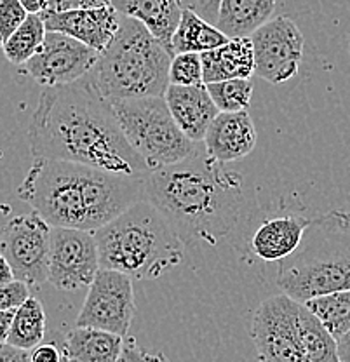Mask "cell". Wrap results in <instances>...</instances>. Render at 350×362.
Segmentation results:
<instances>
[{
  "instance_id": "836d02e7",
  "label": "cell",
  "mask_w": 350,
  "mask_h": 362,
  "mask_svg": "<svg viewBox=\"0 0 350 362\" xmlns=\"http://www.w3.org/2000/svg\"><path fill=\"white\" fill-rule=\"evenodd\" d=\"M0 362H30V350H21L9 343L0 345Z\"/></svg>"
},
{
  "instance_id": "ffe728a7",
  "label": "cell",
  "mask_w": 350,
  "mask_h": 362,
  "mask_svg": "<svg viewBox=\"0 0 350 362\" xmlns=\"http://www.w3.org/2000/svg\"><path fill=\"white\" fill-rule=\"evenodd\" d=\"M201 59L204 84L231 78H250L255 75V52L250 37L228 39L227 44L202 52Z\"/></svg>"
},
{
  "instance_id": "74e56055",
  "label": "cell",
  "mask_w": 350,
  "mask_h": 362,
  "mask_svg": "<svg viewBox=\"0 0 350 362\" xmlns=\"http://www.w3.org/2000/svg\"><path fill=\"white\" fill-rule=\"evenodd\" d=\"M28 14H42L47 9V0H20Z\"/></svg>"
},
{
  "instance_id": "e575fe53",
  "label": "cell",
  "mask_w": 350,
  "mask_h": 362,
  "mask_svg": "<svg viewBox=\"0 0 350 362\" xmlns=\"http://www.w3.org/2000/svg\"><path fill=\"white\" fill-rule=\"evenodd\" d=\"M81 0H47V13H65V11L78 9Z\"/></svg>"
},
{
  "instance_id": "cb8c5ba5",
  "label": "cell",
  "mask_w": 350,
  "mask_h": 362,
  "mask_svg": "<svg viewBox=\"0 0 350 362\" xmlns=\"http://www.w3.org/2000/svg\"><path fill=\"white\" fill-rule=\"evenodd\" d=\"M46 312L37 298L30 296L14 312L7 343L21 350H33L46 337Z\"/></svg>"
},
{
  "instance_id": "44dd1931",
  "label": "cell",
  "mask_w": 350,
  "mask_h": 362,
  "mask_svg": "<svg viewBox=\"0 0 350 362\" xmlns=\"http://www.w3.org/2000/svg\"><path fill=\"white\" fill-rule=\"evenodd\" d=\"M126 338L94 327L75 326L66 333L63 356L74 362H119Z\"/></svg>"
},
{
  "instance_id": "7c38bea8",
  "label": "cell",
  "mask_w": 350,
  "mask_h": 362,
  "mask_svg": "<svg viewBox=\"0 0 350 362\" xmlns=\"http://www.w3.org/2000/svg\"><path fill=\"white\" fill-rule=\"evenodd\" d=\"M255 52V74L272 86L291 81L302 65L305 37L296 21L276 18L250 35Z\"/></svg>"
},
{
  "instance_id": "7402d4cb",
  "label": "cell",
  "mask_w": 350,
  "mask_h": 362,
  "mask_svg": "<svg viewBox=\"0 0 350 362\" xmlns=\"http://www.w3.org/2000/svg\"><path fill=\"white\" fill-rule=\"evenodd\" d=\"M227 42L228 37L220 32L216 25L202 20L192 11L183 9L182 20L171 39V52L173 54H182V52L202 54Z\"/></svg>"
},
{
  "instance_id": "f546056e",
  "label": "cell",
  "mask_w": 350,
  "mask_h": 362,
  "mask_svg": "<svg viewBox=\"0 0 350 362\" xmlns=\"http://www.w3.org/2000/svg\"><path fill=\"white\" fill-rule=\"evenodd\" d=\"M30 298V288L25 282L13 281L6 286H0V312L16 310Z\"/></svg>"
},
{
  "instance_id": "30bf717a",
  "label": "cell",
  "mask_w": 350,
  "mask_h": 362,
  "mask_svg": "<svg viewBox=\"0 0 350 362\" xmlns=\"http://www.w3.org/2000/svg\"><path fill=\"white\" fill-rule=\"evenodd\" d=\"M134 312L133 279L122 272L100 269L88 288L75 326L94 327L127 338Z\"/></svg>"
},
{
  "instance_id": "7bdbcfd3",
  "label": "cell",
  "mask_w": 350,
  "mask_h": 362,
  "mask_svg": "<svg viewBox=\"0 0 350 362\" xmlns=\"http://www.w3.org/2000/svg\"><path fill=\"white\" fill-rule=\"evenodd\" d=\"M2 44H4V40H2V37H0V47H2Z\"/></svg>"
},
{
  "instance_id": "83f0119b",
  "label": "cell",
  "mask_w": 350,
  "mask_h": 362,
  "mask_svg": "<svg viewBox=\"0 0 350 362\" xmlns=\"http://www.w3.org/2000/svg\"><path fill=\"white\" fill-rule=\"evenodd\" d=\"M204 84L202 59L197 52L173 54L169 65V86H199Z\"/></svg>"
},
{
  "instance_id": "6da1fadb",
  "label": "cell",
  "mask_w": 350,
  "mask_h": 362,
  "mask_svg": "<svg viewBox=\"0 0 350 362\" xmlns=\"http://www.w3.org/2000/svg\"><path fill=\"white\" fill-rule=\"evenodd\" d=\"M33 158L71 162L129 176H146L148 164L129 145L112 103L86 75L44 88L28 126Z\"/></svg>"
},
{
  "instance_id": "ac0fdd59",
  "label": "cell",
  "mask_w": 350,
  "mask_h": 362,
  "mask_svg": "<svg viewBox=\"0 0 350 362\" xmlns=\"http://www.w3.org/2000/svg\"><path fill=\"white\" fill-rule=\"evenodd\" d=\"M308 221L310 220L295 214H284L263 221L251 239V249L263 262L279 263L300 246Z\"/></svg>"
},
{
  "instance_id": "b9f144b4",
  "label": "cell",
  "mask_w": 350,
  "mask_h": 362,
  "mask_svg": "<svg viewBox=\"0 0 350 362\" xmlns=\"http://www.w3.org/2000/svg\"><path fill=\"white\" fill-rule=\"evenodd\" d=\"M349 56H350V33H349Z\"/></svg>"
},
{
  "instance_id": "3957f363",
  "label": "cell",
  "mask_w": 350,
  "mask_h": 362,
  "mask_svg": "<svg viewBox=\"0 0 350 362\" xmlns=\"http://www.w3.org/2000/svg\"><path fill=\"white\" fill-rule=\"evenodd\" d=\"M101 269L157 281L185 258V244L153 204L141 201L94 230Z\"/></svg>"
},
{
  "instance_id": "9a60e30c",
  "label": "cell",
  "mask_w": 350,
  "mask_h": 362,
  "mask_svg": "<svg viewBox=\"0 0 350 362\" xmlns=\"http://www.w3.org/2000/svg\"><path fill=\"white\" fill-rule=\"evenodd\" d=\"M120 14L112 6L107 7H78L65 13H47L42 20L47 32L69 35L98 52H103L112 42L120 26Z\"/></svg>"
},
{
  "instance_id": "9c48e42d",
  "label": "cell",
  "mask_w": 350,
  "mask_h": 362,
  "mask_svg": "<svg viewBox=\"0 0 350 362\" xmlns=\"http://www.w3.org/2000/svg\"><path fill=\"white\" fill-rule=\"evenodd\" d=\"M51 230L52 226L32 211L14 216L0 232V252L9 262L14 279L28 288L47 282Z\"/></svg>"
},
{
  "instance_id": "4fadbf2b",
  "label": "cell",
  "mask_w": 350,
  "mask_h": 362,
  "mask_svg": "<svg viewBox=\"0 0 350 362\" xmlns=\"http://www.w3.org/2000/svg\"><path fill=\"white\" fill-rule=\"evenodd\" d=\"M98 58L100 52L86 44L63 33L47 32L40 51L25 63L23 70L44 88H56L91 74Z\"/></svg>"
},
{
  "instance_id": "d6a6232c",
  "label": "cell",
  "mask_w": 350,
  "mask_h": 362,
  "mask_svg": "<svg viewBox=\"0 0 350 362\" xmlns=\"http://www.w3.org/2000/svg\"><path fill=\"white\" fill-rule=\"evenodd\" d=\"M63 352L54 343H40L30 350V362H62Z\"/></svg>"
},
{
  "instance_id": "60d3db41",
  "label": "cell",
  "mask_w": 350,
  "mask_h": 362,
  "mask_svg": "<svg viewBox=\"0 0 350 362\" xmlns=\"http://www.w3.org/2000/svg\"><path fill=\"white\" fill-rule=\"evenodd\" d=\"M62 362H74V361H70V359H69V357H65V356H63V359H62Z\"/></svg>"
},
{
  "instance_id": "603a6c76",
  "label": "cell",
  "mask_w": 350,
  "mask_h": 362,
  "mask_svg": "<svg viewBox=\"0 0 350 362\" xmlns=\"http://www.w3.org/2000/svg\"><path fill=\"white\" fill-rule=\"evenodd\" d=\"M298 329L308 362H342L338 339L303 303L298 308Z\"/></svg>"
},
{
  "instance_id": "5b68a950",
  "label": "cell",
  "mask_w": 350,
  "mask_h": 362,
  "mask_svg": "<svg viewBox=\"0 0 350 362\" xmlns=\"http://www.w3.org/2000/svg\"><path fill=\"white\" fill-rule=\"evenodd\" d=\"M171 58L143 23L122 16L115 37L100 52L89 77L107 100L164 96Z\"/></svg>"
},
{
  "instance_id": "8992f818",
  "label": "cell",
  "mask_w": 350,
  "mask_h": 362,
  "mask_svg": "<svg viewBox=\"0 0 350 362\" xmlns=\"http://www.w3.org/2000/svg\"><path fill=\"white\" fill-rule=\"evenodd\" d=\"M18 197L49 225L93 232L96 169L71 162L33 158Z\"/></svg>"
},
{
  "instance_id": "484cf974",
  "label": "cell",
  "mask_w": 350,
  "mask_h": 362,
  "mask_svg": "<svg viewBox=\"0 0 350 362\" xmlns=\"http://www.w3.org/2000/svg\"><path fill=\"white\" fill-rule=\"evenodd\" d=\"M303 305L337 339L350 331V289L314 296Z\"/></svg>"
},
{
  "instance_id": "4dcf8cb0",
  "label": "cell",
  "mask_w": 350,
  "mask_h": 362,
  "mask_svg": "<svg viewBox=\"0 0 350 362\" xmlns=\"http://www.w3.org/2000/svg\"><path fill=\"white\" fill-rule=\"evenodd\" d=\"M119 362H169L163 352H145L141 346H138L136 339L127 337L124 341L122 356Z\"/></svg>"
},
{
  "instance_id": "52a82bcc",
  "label": "cell",
  "mask_w": 350,
  "mask_h": 362,
  "mask_svg": "<svg viewBox=\"0 0 350 362\" xmlns=\"http://www.w3.org/2000/svg\"><path fill=\"white\" fill-rule=\"evenodd\" d=\"M108 101L124 136L150 171L183 160L199 146L180 129L164 96Z\"/></svg>"
},
{
  "instance_id": "d4e9b609",
  "label": "cell",
  "mask_w": 350,
  "mask_h": 362,
  "mask_svg": "<svg viewBox=\"0 0 350 362\" xmlns=\"http://www.w3.org/2000/svg\"><path fill=\"white\" fill-rule=\"evenodd\" d=\"M46 33L42 14H28L23 25L2 44L4 54L13 65L23 66L40 51Z\"/></svg>"
},
{
  "instance_id": "4316f807",
  "label": "cell",
  "mask_w": 350,
  "mask_h": 362,
  "mask_svg": "<svg viewBox=\"0 0 350 362\" xmlns=\"http://www.w3.org/2000/svg\"><path fill=\"white\" fill-rule=\"evenodd\" d=\"M211 100L220 112H244L250 108L253 98V82L250 78H231V81L206 84Z\"/></svg>"
},
{
  "instance_id": "277c9868",
  "label": "cell",
  "mask_w": 350,
  "mask_h": 362,
  "mask_svg": "<svg viewBox=\"0 0 350 362\" xmlns=\"http://www.w3.org/2000/svg\"><path fill=\"white\" fill-rule=\"evenodd\" d=\"M276 282L300 303L350 289V213L331 209L308 221L296 251L279 262Z\"/></svg>"
},
{
  "instance_id": "f35d334b",
  "label": "cell",
  "mask_w": 350,
  "mask_h": 362,
  "mask_svg": "<svg viewBox=\"0 0 350 362\" xmlns=\"http://www.w3.org/2000/svg\"><path fill=\"white\" fill-rule=\"evenodd\" d=\"M338 352L342 362H350V331L338 339Z\"/></svg>"
},
{
  "instance_id": "ba28073f",
  "label": "cell",
  "mask_w": 350,
  "mask_h": 362,
  "mask_svg": "<svg viewBox=\"0 0 350 362\" xmlns=\"http://www.w3.org/2000/svg\"><path fill=\"white\" fill-rule=\"evenodd\" d=\"M300 301L281 293L259 303L251 339L259 362H308L298 329Z\"/></svg>"
},
{
  "instance_id": "e0dca14e",
  "label": "cell",
  "mask_w": 350,
  "mask_h": 362,
  "mask_svg": "<svg viewBox=\"0 0 350 362\" xmlns=\"http://www.w3.org/2000/svg\"><path fill=\"white\" fill-rule=\"evenodd\" d=\"M164 98L183 134L194 143H202L211 122L220 113L211 100L206 84L169 86Z\"/></svg>"
},
{
  "instance_id": "f1b7e54d",
  "label": "cell",
  "mask_w": 350,
  "mask_h": 362,
  "mask_svg": "<svg viewBox=\"0 0 350 362\" xmlns=\"http://www.w3.org/2000/svg\"><path fill=\"white\" fill-rule=\"evenodd\" d=\"M28 13L20 0H0V37L6 42L21 25H23Z\"/></svg>"
},
{
  "instance_id": "d6986e66",
  "label": "cell",
  "mask_w": 350,
  "mask_h": 362,
  "mask_svg": "<svg viewBox=\"0 0 350 362\" xmlns=\"http://www.w3.org/2000/svg\"><path fill=\"white\" fill-rule=\"evenodd\" d=\"M110 6L122 16L143 23L171 52V39L183 13L180 0H110Z\"/></svg>"
},
{
  "instance_id": "8fae6325",
  "label": "cell",
  "mask_w": 350,
  "mask_h": 362,
  "mask_svg": "<svg viewBox=\"0 0 350 362\" xmlns=\"http://www.w3.org/2000/svg\"><path fill=\"white\" fill-rule=\"evenodd\" d=\"M100 269L94 232L62 226L51 230L47 282L56 289L75 293L89 288Z\"/></svg>"
},
{
  "instance_id": "8d00e7d4",
  "label": "cell",
  "mask_w": 350,
  "mask_h": 362,
  "mask_svg": "<svg viewBox=\"0 0 350 362\" xmlns=\"http://www.w3.org/2000/svg\"><path fill=\"white\" fill-rule=\"evenodd\" d=\"M13 281H16V279H14L13 269H11V265H9V262L6 259V256L0 252V286H6Z\"/></svg>"
},
{
  "instance_id": "7a4b0ae2",
  "label": "cell",
  "mask_w": 350,
  "mask_h": 362,
  "mask_svg": "<svg viewBox=\"0 0 350 362\" xmlns=\"http://www.w3.org/2000/svg\"><path fill=\"white\" fill-rule=\"evenodd\" d=\"M243 176L208 156L204 145L176 164L150 171L146 201L183 244L216 246L235 228L243 211Z\"/></svg>"
},
{
  "instance_id": "d590c367",
  "label": "cell",
  "mask_w": 350,
  "mask_h": 362,
  "mask_svg": "<svg viewBox=\"0 0 350 362\" xmlns=\"http://www.w3.org/2000/svg\"><path fill=\"white\" fill-rule=\"evenodd\" d=\"M14 312L16 310L0 312V345H2V343H7L11 324H13V319H14Z\"/></svg>"
},
{
  "instance_id": "5bb4252c",
  "label": "cell",
  "mask_w": 350,
  "mask_h": 362,
  "mask_svg": "<svg viewBox=\"0 0 350 362\" xmlns=\"http://www.w3.org/2000/svg\"><path fill=\"white\" fill-rule=\"evenodd\" d=\"M321 13V0H223L216 26L228 39L250 37L276 18L308 20Z\"/></svg>"
},
{
  "instance_id": "1f68e13d",
  "label": "cell",
  "mask_w": 350,
  "mask_h": 362,
  "mask_svg": "<svg viewBox=\"0 0 350 362\" xmlns=\"http://www.w3.org/2000/svg\"><path fill=\"white\" fill-rule=\"evenodd\" d=\"M221 2H223V0H180V6H182L183 9L195 13L197 16H201L202 20L216 25L218 16H220Z\"/></svg>"
},
{
  "instance_id": "2e32d148",
  "label": "cell",
  "mask_w": 350,
  "mask_h": 362,
  "mask_svg": "<svg viewBox=\"0 0 350 362\" xmlns=\"http://www.w3.org/2000/svg\"><path fill=\"white\" fill-rule=\"evenodd\" d=\"M257 129L250 112H220L211 122L202 145L218 162H233L244 158L257 146Z\"/></svg>"
},
{
  "instance_id": "ab89813d",
  "label": "cell",
  "mask_w": 350,
  "mask_h": 362,
  "mask_svg": "<svg viewBox=\"0 0 350 362\" xmlns=\"http://www.w3.org/2000/svg\"><path fill=\"white\" fill-rule=\"evenodd\" d=\"M110 6V0H81V7H107Z\"/></svg>"
}]
</instances>
